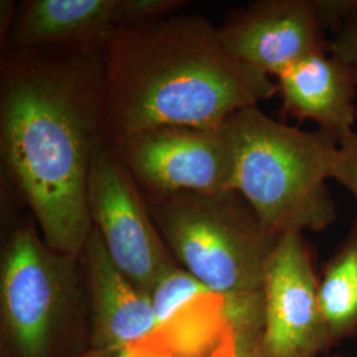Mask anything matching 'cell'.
Returning <instances> with one entry per match:
<instances>
[{
    "instance_id": "cell-9",
    "label": "cell",
    "mask_w": 357,
    "mask_h": 357,
    "mask_svg": "<svg viewBox=\"0 0 357 357\" xmlns=\"http://www.w3.org/2000/svg\"><path fill=\"white\" fill-rule=\"evenodd\" d=\"M332 23L327 0H261L218 28L238 60L280 76L311 54L330 51Z\"/></svg>"
},
{
    "instance_id": "cell-16",
    "label": "cell",
    "mask_w": 357,
    "mask_h": 357,
    "mask_svg": "<svg viewBox=\"0 0 357 357\" xmlns=\"http://www.w3.org/2000/svg\"><path fill=\"white\" fill-rule=\"evenodd\" d=\"M259 337H231L230 357H264L258 347Z\"/></svg>"
},
{
    "instance_id": "cell-18",
    "label": "cell",
    "mask_w": 357,
    "mask_h": 357,
    "mask_svg": "<svg viewBox=\"0 0 357 357\" xmlns=\"http://www.w3.org/2000/svg\"><path fill=\"white\" fill-rule=\"evenodd\" d=\"M125 357H166L165 355H155V354H149L146 352V349L143 348H137V349H131L128 351Z\"/></svg>"
},
{
    "instance_id": "cell-17",
    "label": "cell",
    "mask_w": 357,
    "mask_h": 357,
    "mask_svg": "<svg viewBox=\"0 0 357 357\" xmlns=\"http://www.w3.org/2000/svg\"><path fill=\"white\" fill-rule=\"evenodd\" d=\"M126 352H103V351H96V349H88L86 352L79 354L77 357H125Z\"/></svg>"
},
{
    "instance_id": "cell-4",
    "label": "cell",
    "mask_w": 357,
    "mask_h": 357,
    "mask_svg": "<svg viewBox=\"0 0 357 357\" xmlns=\"http://www.w3.org/2000/svg\"><path fill=\"white\" fill-rule=\"evenodd\" d=\"M234 146L233 191L280 237L327 229L336 218L332 180L337 142L324 131L281 123L258 106L227 121Z\"/></svg>"
},
{
    "instance_id": "cell-2",
    "label": "cell",
    "mask_w": 357,
    "mask_h": 357,
    "mask_svg": "<svg viewBox=\"0 0 357 357\" xmlns=\"http://www.w3.org/2000/svg\"><path fill=\"white\" fill-rule=\"evenodd\" d=\"M101 134L113 147L159 128H216L271 98L278 85L230 53L199 15L118 28L101 47Z\"/></svg>"
},
{
    "instance_id": "cell-14",
    "label": "cell",
    "mask_w": 357,
    "mask_h": 357,
    "mask_svg": "<svg viewBox=\"0 0 357 357\" xmlns=\"http://www.w3.org/2000/svg\"><path fill=\"white\" fill-rule=\"evenodd\" d=\"M330 52L348 64L357 63V0H342L340 17L331 32Z\"/></svg>"
},
{
    "instance_id": "cell-3",
    "label": "cell",
    "mask_w": 357,
    "mask_h": 357,
    "mask_svg": "<svg viewBox=\"0 0 357 357\" xmlns=\"http://www.w3.org/2000/svg\"><path fill=\"white\" fill-rule=\"evenodd\" d=\"M156 196L150 215L178 266L222 298L231 336H259L264 273L278 237L238 192Z\"/></svg>"
},
{
    "instance_id": "cell-12",
    "label": "cell",
    "mask_w": 357,
    "mask_h": 357,
    "mask_svg": "<svg viewBox=\"0 0 357 357\" xmlns=\"http://www.w3.org/2000/svg\"><path fill=\"white\" fill-rule=\"evenodd\" d=\"M123 0H31L13 23V43L20 50L66 45L101 50L122 26Z\"/></svg>"
},
{
    "instance_id": "cell-5",
    "label": "cell",
    "mask_w": 357,
    "mask_h": 357,
    "mask_svg": "<svg viewBox=\"0 0 357 357\" xmlns=\"http://www.w3.org/2000/svg\"><path fill=\"white\" fill-rule=\"evenodd\" d=\"M0 321L7 357H63L88 328L81 257L53 250L29 220L3 246Z\"/></svg>"
},
{
    "instance_id": "cell-6",
    "label": "cell",
    "mask_w": 357,
    "mask_h": 357,
    "mask_svg": "<svg viewBox=\"0 0 357 357\" xmlns=\"http://www.w3.org/2000/svg\"><path fill=\"white\" fill-rule=\"evenodd\" d=\"M88 209L115 266L142 291L150 295L158 281L178 266L130 171L103 141L90 167Z\"/></svg>"
},
{
    "instance_id": "cell-7",
    "label": "cell",
    "mask_w": 357,
    "mask_h": 357,
    "mask_svg": "<svg viewBox=\"0 0 357 357\" xmlns=\"http://www.w3.org/2000/svg\"><path fill=\"white\" fill-rule=\"evenodd\" d=\"M114 149L130 174L156 195L233 191L234 146L228 122L216 128H153Z\"/></svg>"
},
{
    "instance_id": "cell-13",
    "label": "cell",
    "mask_w": 357,
    "mask_h": 357,
    "mask_svg": "<svg viewBox=\"0 0 357 357\" xmlns=\"http://www.w3.org/2000/svg\"><path fill=\"white\" fill-rule=\"evenodd\" d=\"M319 306L330 344L357 332V218L319 278Z\"/></svg>"
},
{
    "instance_id": "cell-1",
    "label": "cell",
    "mask_w": 357,
    "mask_h": 357,
    "mask_svg": "<svg viewBox=\"0 0 357 357\" xmlns=\"http://www.w3.org/2000/svg\"><path fill=\"white\" fill-rule=\"evenodd\" d=\"M1 73L3 160L47 245L81 257L93 231L90 167L102 142L101 51L20 53L6 60Z\"/></svg>"
},
{
    "instance_id": "cell-20",
    "label": "cell",
    "mask_w": 357,
    "mask_h": 357,
    "mask_svg": "<svg viewBox=\"0 0 357 357\" xmlns=\"http://www.w3.org/2000/svg\"><path fill=\"white\" fill-rule=\"evenodd\" d=\"M321 357H323V356H321ZM337 357H343V356H337Z\"/></svg>"
},
{
    "instance_id": "cell-11",
    "label": "cell",
    "mask_w": 357,
    "mask_h": 357,
    "mask_svg": "<svg viewBox=\"0 0 357 357\" xmlns=\"http://www.w3.org/2000/svg\"><path fill=\"white\" fill-rule=\"evenodd\" d=\"M278 78L283 109L290 116L314 121L337 143L355 132L357 79L354 65L320 52L291 65Z\"/></svg>"
},
{
    "instance_id": "cell-10",
    "label": "cell",
    "mask_w": 357,
    "mask_h": 357,
    "mask_svg": "<svg viewBox=\"0 0 357 357\" xmlns=\"http://www.w3.org/2000/svg\"><path fill=\"white\" fill-rule=\"evenodd\" d=\"M81 259L88 298L90 349L126 352L142 348L158 336L151 296L115 266L94 228Z\"/></svg>"
},
{
    "instance_id": "cell-8",
    "label": "cell",
    "mask_w": 357,
    "mask_h": 357,
    "mask_svg": "<svg viewBox=\"0 0 357 357\" xmlns=\"http://www.w3.org/2000/svg\"><path fill=\"white\" fill-rule=\"evenodd\" d=\"M264 357H321L331 347L319 306V278L303 233L278 237L262 282Z\"/></svg>"
},
{
    "instance_id": "cell-19",
    "label": "cell",
    "mask_w": 357,
    "mask_h": 357,
    "mask_svg": "<svg viewBox=\"0 0 357 357\" xmlns=\"http://www.w3.org/2000/svg\"><path fill=\"white\" fill-rule=\"evenodd\" d=\"M354 69H355V75H356V79H357V63H356V64H354Z\"/></svg>"
},
{
    "instance_id": "cell-15",
    "label": "cell",
    "mask_w": 357,
    "mask_h": 357,
    "mask_svg": "<svg viewBox=\"0 0 357 357\" xmlns=\"http://www.w3.org/2000/svg\"><path fill=\"white\" fill-rule=\"evenodd\" d=\"M332 180H336L357 200V131L337 144Z\"/></svg>"
}]
</instances>
